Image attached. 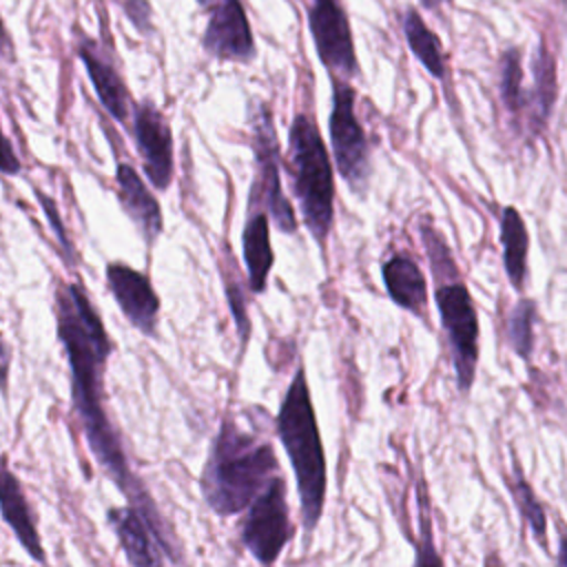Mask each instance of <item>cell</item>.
I'll return each mask as SVG.
<instances>
[{"mask_svg":"<svg viewBox=\"0 0 567 567\" xmlns=\"http://www.w3.org/2000/svg\"><path fill=\"white\" fill-rule=\"evenodd\" d=\"M239 536L241 545L264 567H270L288 545L292 536V523L286 498V481L279 474L248 507V514L239 527Z\"/></svg>","mask_w":567,"mask_h":567,"instance_id":"8","label":"cell"},{"mask_svg":"<svg viewBox=\"0 0 567 567\" xmlns=\"http://www.w3.org/2000/svg\"><path fill=\"white\" fill-rule=\"evenodd\" d=\"M133 137L144 164V175L157 190H166L173 179V135L164 115L151 100L133 111Z\"/></svg>","mask_w":567,"mask_h":567,"instance_id":"11","label":"cell"},{"mask_svg":"<svg viewBox=\"0 0 567 567\" xmlns=\"http://www.w3.org/2000/svg\"><path fill=\"white\" fill-rule=\"evenodd\" d=\"M554 100H556L554 58L549 55L545 42H540L534 58V89L527 95V113L534 131H538L545 124Z\"/></svg>","mask_w":567,"mask_h":567,"instance_id":"22","label":"cell"},{"mask_svg":"<svg viewBox=\"0 0 567 567\" xmlns=\"http://www.w3.org/2000/svg\"><path fill=\"white\" fill-rule=\"evenodd\" d=\"M275 427L295 472L303 529L312 532L323 514L328 472L303 365H299L292 374L275 416Z\"/></svg>","mask_w":567,"mask_h":567,"instance_id":"3","label":"cell"},{"mask_svg":"<svg viewBox=\"0 0 567 567\" xmlns=\"http://www.w3.org/2000/svg\"><path fill=\"white\" fill-rule=\"evenodd\" d=\"M501 246H503V268L509 286L523 292L527 286V255H529V233L525 219L514 206L501 210Z\"/></svg>","mask_w":567,"mask_h":567,"instance_id":"19","label":"cell"},{"mask_svg":"<svg viewBox=\"0 0 567 567\" xmlns=\"http://www.w3.org/2000/svg\"><path fill=\"white\" fill-rule=\"evenodd\" d=\"M268 213L259 206H250V215L244 224L241 235V250H244V264L248 272V288L255 295H261L268 286V275L275 261L272 246H270V224Z\"/></svg>","mask_w":567,"mask_h":567,"instance_id":"18","label":"cell"},{"mask_svg":"<svg viewBox=\"0 0 567 567\" xmlns=\"http://www.w3.org/2000/svg\"><path fill=\"white\" fill-rule=\"evenodd\" d=\"M425 9H436V7H441L443 2H450V0H419Z\"/></svg>","mask_w":567,"mask_h":567,"instance_id":"31","label":"cell"},{"mask_svg":"<svg viewBox=\"0 0 567 567\" xmlns=\"http://www.w3.org/2000/svg\"><path fill=\"white\" fill-rule=\"evenodd\" d=\"M288 171L301 219L323 248L334 221V177L321 133L306 113H297L288 128Z\"/></svg>","mask_w":567,"mask_h":567,"instance_id":"4","label":"cell"},{"mask_svg":"<svg viewBox=\"0 0 567 567\" xmlns=\"http://www.w3.org/2000/svg\"><path fill=\"white\" fill-rule=\"evenodd\" d=\"M381 279L392 303L423 317V310L427 308V281L410 255L394 252L388 257L381 266Z\"/></svg>","mask_w":567,"mask_h":567,"instance_id":"17","label":"cell"},{"mask_svg":"<svg viewBox=\"0 0 567 567\" xmlns=\"http://www.w3.org/2000/svg\"><path fill=\"white\" fill-rule=\"evenodd\" d=\"M78 58L82 60L86 75L102 102V106L106 109V113L124 124L128 117V91L124 80L120 78V73L115 71V66L111 64V60L102 53V49L89 40L82 38V42L78 44Z\"/></svg>","mask_w":567,"mask_h":567,"instance_id":"15","label":"cell"},{"mask_svg":"<svg viewBox=\"0 0 567 567\" xmlns=\"http://www.w3.org/2000/svg\"><path fill=\"white\" fill-rule=\"evenodd\" d=\"M224 286H226V299L230 306V315H233V321L237 326V334H239V341L244 348L250 337V317L246 310V295H244L241 284L233 275H224Z\"/></svg>","mask_w":567,"mask_h":567,"instance_id":"26","label":"cell"},{"mask_svg":"<svg viewBox=\"0 0 567 567\" xmlns=\"http://www.w3.org/2000/svg\"><path fill=\"white\" fill-rule=\"evenodd\" d=\"M308 27L317 58L330 73H341L343 78L359 75L354 40L341 0H310Z\"/></svg>","mask_w":567,"mask_h":567,"instance_id":"9","label":"cell"},{"mask_svg":"<svg viewBox=\"0 0 567 567\" xmlns=\"http://www.w3.org/2000/svg\"><path fill=\"white\" fill-rule=\"evenodd\" d=\"M53 312L55 332L71 372V403L84 427L89 450L102 472L115 483L120 494L146 518L162 551L171 560H177L173 534L144 483L133 474L122 439L104 410L102 377L113 352V341L104 328V321L84 286L78 281L58 284Z\"/></svg>","mask_w":567,"mask_h":567,"instance_id":"1","label":"cell"},{"mask_svg":"<svg viewBox=\"0 0 567 567\" xmlns=\"http://www.w3.org/2000/svg\"><path fill=\"white\" fill-rule=\"evenodd\" d=\"M115 188H117L120 206L124 208L128 219L135 224L144 241L151 246L162 235V228H164L162 208L157 199L151 195L142 177L128 164H117Z\"/></svg>","mask_w":567,"mask_h":567,"instance_id":"14","label":"cell"},{"mask_svg":"<svg viewBox=\"0 0 567 567\" xmlns=\"http://www.w3.org/2000/svg\"><path fill=\"white\" fill-rule=\"evenodd\" d=\"M104 275L106 286L128 323L142 334L155 337L159 319V297L148 275L122 261H111Z\"/></svg>","mask_w":567,"mask_h":567,"instance_id":"10","label":"cell"},{"mask_svg":"<svg viewBox=\"0 0 567 567\" xmlns=\"http://www.w3.org/2000/svg\"><path fill=\"white\" fill-rule=\"evenodd\" d=\"M197 4L204 7V9H210L215 4V0H197Z\"/></svg>","mask_w":567,"mask_h":567,"instance_id":"32","label":"cell"},{"mask_svg":"<svg viewBox=\"0 0 567 567\" xmlns=\"http://www.w3.org/2000/svg\"><path fill=\"white\" fill-rule=\"evenodd\" d=\"M106 520L117 536L131 567H164V556L157 547V538L137 507H133L131 503L124 507H111L106 512Z\"/></svg>","mask_w":567,"mask_h":567,"instance_id":"13","label":"cell"},{"mask_svg":"<svg viewBox=\"0 0 567 567\" xmlns=\"http://www.w3.org/2000/svg\"><path fill=\"white\" fill-rule=\"evenodd\" d=\"M403 35L414 53V58L430 71L432 78L443 80L445 78V55L441 40L430 31V27L423 22L416 9H405L403 13Z\"/></svg>","mask_w":567,"mask_h":567,"instance_id":"20","label":"cell"},{"mask_svg":"<svg viewBox=\"0 0 567 567\" xmlns=\"http://www.w3.org/2000/svg\"><path fill=\"white\" fill-rule=\"evenodd\" d=\"M512 461H514V470H512V476H509V494L514 498V505H516L523 523L529 527L534 540L543 549H547L549 547V536H547V512H545V505L536 496V492L529 485V481L525 478V474L518 467L516 458H512Z\"/></svg>","mask_w":567,"mask_h":567,"instance_id":"21","label":"cell"},{"mask_svg":"<svg viewBox=\"0 0 567 567\" xmlns=\"http://www.w3.org/2000/svg\"><path fill=\"white\" fill-rule=\"evenodd\" d=\"M122 9L128 18V22L140 31V33H148L153 27V9L148 0H122Z\"/></svg>","mask_w":567,"mask_h":567,"instance_id":"28","label":"cell"},{"mask_svg":"<svg viewBox=\"0 0 567 567\" xmlns=\"http://www.w3.org/2000/svg\"><path fill=\"white\" fill-rule=\"evenodd\" d=\"M527 91L523 89V66H520V51L507 49L501 55V97L509 113L518 115L527 111Z\"/></svg>","mask_w":567,"mask_h":567,"instance_id":"25","label":"cell"},{"mask_svg":"<svg viewBox=\"0 0 567 567\" xmlns=\"http://www.w3.org/2000/svg\"><path fill=\"white\" fill-rule=\"evenodd\" d=\"M538 310H536V301L532 297H520L505 321V337L509 348L514 350L516 357H520L523 361H532V352H534V323H536Z\"/></svg>","mask_w":567,"mask_h":567,"instance_id":"23","label":"cell"},{"mask_svg":"<svg viewBox=\"0 0 567 567\" xmlns=\"http://www.w3.org/2000/svg\"><path fill=\"white\" fill-rule=\"evenodd\" d=\"M0 168L4 175H16L20 171V162L13 153V146H11V140L4 137L2 140V162H0Z\"/></svg>","mask_w":567,"mask_h":567,"instance_id":"29","label":"cell"},{"mask_svg":"<svg viewBox=\"0 0 567 567\" xmlns=\"http://www.w3.org/2000/svg\"><path fill=\"white\" fill-rule=\"evenodd\" d=\"M35 197H38V202H40V206H42V210H44V215L49 219V226H51V230H53V235L58 239L60 250L64 252L66 264H73L75 261V252H73V246H71V241L66 237V230H64V224H62V217H60V210H58L55 202L51 197H47L42 190H35Z\"/></svg>","mask_w":567,"mask_h":567,"instance_id":"27","label":"cell"},{"mask_svg":"<svg viewBox=\"0 0 567 567\" xmlns=\"http://www.w3.org/2000/svg\"><path fill=\"white\" fill-rule=\"evenodd\" d=\"M556 567H567V529L565 527H560V536H558Z\"/></svg>","mask_w":567,"mask_h":567,"instance_id":"30","label":"cell"},{"mask_svg":"<svg viewBox=\"0 0 567 567\" xmlns=\"http://www.w3.org/2000/svg\"><path fill=\"white\" fill-rule=\"evenodd\" d=\"M252 151H255V182L248 206H264L275 226L281 233L297 230V217L281 190L279 177V144L272 126V113L268 104H259L252 115Z\"/></svg>","mask_w":567,"mask_h":567,"instance_id":"6","label":"cell"},{"mask_svg":"<svg viewBox=\"0 0 567 567\" xmlns=\"http://www.w3.org/2000/svg\"><path fill=\"white\" fill-rule=\"evenodd\" d=\"M416 503H419V536L414 540V565L412 567H445L432 532V514L427 503V489L423 481L416 487Z\"/></svg>","mask_w":567,"mask_h":567,"instance_id":"24","label":"cell"},{"mask_svg":"<svg viewBox=\"0 0 567 567\" xmlns=\"http://www.w3.org/2000/svg\"><path fill=\"white\" fill-rule=\"evenodd\" d=\"M277 467L270 441L224 416L199 476L202 496L215 514L235 516L268 487L279 474Z\"/></svg>","mask_w":567,"mask_h":567,"instance_id":"2","label":"cell"},{"mask_svg":"<svg viewBox=\"0 0 567 567\" xmlns=\"http://www.w3.org/2000/svg\"><path fill=\"white\" fill-rule=\"evenodd\" d=\"M328 131L339 175L352 193L363 195L370 179V148L363 126L354 113V91L343 80H334L332 84V111Z\"/></svg>","mask_w":567,"mask_h":567,"instance_id":"7","label":"cell"},{"mask_svg":"<svg viewBox=\"0 0 567 567\" xmlns=\"http://www.w3.org/2000/svg\"><path fill=\"white\" fill-rule=\"evenodd\" d=\"M202 47L208 55L226 62L248 64L255 58L250 22L239 0H215L202 35Z\"/></svg>","mask_w":567,"mask_h":567,"instance_id":"12","label":"cell"},{"mask_svg":"<svg viewBox=\"0 0 567 567\" xmlns=\"http://www.w3.org/2000/svg\"><path fill=\"white\" fill-rule=\"evenodd\" d=\"M434 303L450 346L456 388L461 394H467L478 365V312L461 275L436 279Z\"/></svg>","mask_w":567,"mask_h":567,"instance_id":"5","label":"cell"},{"mask_svg":"<svg viewBox=\"0 0 567 567\" xmlns=\"http://www.w3.org/2000/svg\"><path fill=\"white\" fill-rule=\"evenodd\" d=\"M0 512H2V520L11 527V532L16 534L18 543L22 545V549L40 565H47V551L42 547L29 501L22 492L20 481L16 478V474L9 470L7 461L2 465V481H0Z\"/></svg>","mask_w":567,"mask_h":567,"instance_id":"16","label":"cell"}]
</instances>
